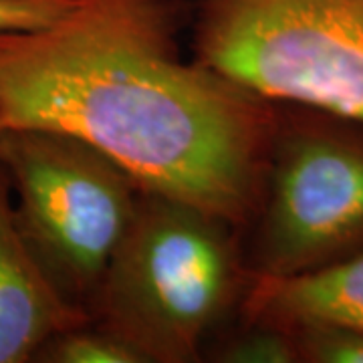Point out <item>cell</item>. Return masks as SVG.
I'll return each mask as SVG.
<instances>
[{
	"label": "cell",
	"mask_w": 363,
	"mask_h": 363,
	"mask_svg": "<svg viewBox=\"0 0 363 363\" xmlns=\"http://www.w3.org/2000/svg\"><path fill=\"white\" fill-rule=\"evenodd\" d=\"M0 121L77 138L142 190L226 224L257 192V97L180 59L160 0H77L52 25L0 35Z\"/></svg>",
	"instance_id": "cell-1"
},
{
	"label": "cell",
	"mask_w": 363,
	"mask_h": 363,
	"mask_svg": "<svg viewBox=\"0 0 363 363\" xmlns=\"http://www.w3.org/2000/svg\"><path fill=\"white\" fill-rule=\"evenodd\" d=\"M226 222L169 196L142 190L130 226L85 311L142 362L198 357L234 293Z\"/></svg>",
	"instance_id": "cell-2"
},
{
	"label": "cell",
	"mask_w": 363,
	"mask_h": 363,
	"mask_svg": "<svg viewBox=\"0 0 363 363\" xmlns=\"http://www.w3.org/2000/svg\"><path fill=\"white\" fill-rule=\"evenodd\" d=\"M196 61L259 99L363 123V0H186Z\"/></svg>",
	"instance_id": "cell-3"
},
{
	"label": "cell",
	"mask_w": 363,
	"mask_h": 363,
	"mask_svg": "<svg viewBox=\"0 0 363 363\" xmlns=\"http://www.w3.org/2000/svg\"><path fill=\"white\" fill-rule=\"evenodd\" d=\"M0 164L26 245L57 291L85 311L130 226L140 184L95 147L49 130H2Z\"/></svg>",
	"instance_id": "cell-4"
},
{
	"label": "cell",
	"mask_w": 363,
	"mask_h": 363,
	"mask_svg": "<svg viewBox=\"0 0 363 363\" xmlns=\"http://www.w3.org/2000/svg\"><path fill=\"white\" fill-rule=\"evenodd\" d=\"M305 111L279 143L260 226L259 260L271 277L363 250V123Z\"/></svg>",
	"instance_id": "cell-5"
},
{
	"label": "cell",
	"mask_w": 363,
	"mask_h": 363,
	"mask_svg": "<svg viewBox=\"0 0 363 363\" xmlns=\"http://www.w3.org/2000/svg\"><path fill=\"white\" fill-rule=\"evenodd\" d=\"M87 321L89 315L57 291L26 245L0 164V363L35 362L47 341Z\"/></svg>",
	"instance_id": "cell-6"
},
{
	"label": "cell",
	"mask_w": 363,
	"mask_h": 363,
	"mask_svg": "<svg viewBox=\"0 0 363 363\" xmlns=\"http://www.w3.org/2000/svg\"><path fill=\"white\" fill-rule=\"evenodd\" d=\"M252 309L274 327L363 331V250L307 272L260 274Z\"/></svg>",
	"instance_id": "cell-7"
},
{
	"label": "cell",
	"mask_w": 363,
	"mask_h": 363,
	"mask_svg": "<svg viewBox=\"0 0 363 363\" xmlns=\"http://www.w3.org/2000/svg\"><path fill=\"white\" fill-rule=\"evenodd\" d=\"M35 362L45 363H142L121 339L89 321L71 327L45 343Z\"/></svg>",
	"instance_id": "cell-8"
},
{
	"label": "cell",
	"mask_w": 363,
	"mask_h": 363,
	"mask_svg": "<svg viewBox=\"0 0 363 363\" xmlns=\"http://www.w3.org/2000/svg\"><path fill=\"white\" fill-rule=\"evenodd\" d=\"M226 363H293L298 359L293 333L279 327H262L236 337L220 353Z\"/></svg>",
	"instance_id": "cell-9"
},
{
	"label": "cell",
	"mask_w": 363,
	"mask_h": 363,
	"mask_svg": "<svg viewBox=\"0 0 363 363\" xmlns=\"http://www.w3.org/2000/svg\"><path fill=\"white\" fill-rule=\"evenodd\" d=\"M298 359L315 363H363V331L359 329H301Z\"/></svg>",
	"instance_id": "cell-10"
},
{
	"label": "cell",
	"mask_w": 363,
	"mask_h": 363,
	"mask_svg": "<svg viewBox=\"0 0 363 363\" xmlns=\"http://www.w3.org/2000/svg\"><path fill=\"white\" fill-rule=\"evenodd\" d=\"M75 4L77 0H0V35L52 25Z\"/></svg>",
	"instance_id": "cell-11"
},
{
	"label": "cell",
	"mask_w": 363,
	"mask_h": 363,
	"mask_svg": "<svg viewBox=\"0 0 363 363\" xmlns=\"http://www.w3.org/2000/svg\"><path fill=\"white\" fill-rule=\"evenodd\" d=\"M2 130H4V128H2V121H0V133H2Z\"/></svg>",
	"instance_id": "cell-12"
}]
</instances>
